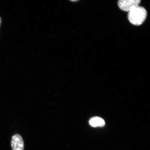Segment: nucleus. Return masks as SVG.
I'll return each mask as SVG.
<instances>
[{
    "label": "nucleus",
    "instance_id": "6",
    "mask_svg": "<svg viewBox=\"0 0 150 150\" xmlns=\"http://www.w3.org/2000/svg\"><path fill=\"white\" fill-rule=\"evenodd\" d=\"M2 21V18H1V17L0 16V28H1Z\"/></svg>",
    "mask_w": 150,
    "mask_h": 150
},
{
    "label": "nucleus",
    "instance_id": "4",
    "mask_svg": "<svg viewBox=\"0 0 150 150\" xmlns=\"http://www.w3.org/2000/svg\"><path fill=\"white\" fill-rule=\"evenodd\" d=\"M89 123L91 126L93 127H102L105 125L104 120L98 117H94L90 120Z\"/></svg>",
    "mask_w": 150,
    "mask_h": 150
},
{
    "label": "nucleus",
    "instance_id": "5",
    "mask_svg": "<svg viewBox=\"0 0 150 150\" xmlns=\"http://www.w3.org/2000/svg\"><path fill=\"white\" fill-rule=\"evenodd\" d=\"M69 1L71 2H77L80 1V0H69Z\"/></svg>",
    "mask_w": 150,
    "mask_h": 150
},
{
    "label": "nucleus",
    "instance_id": "1",
    "mask_svg": "<svg viewBox=\"0 0 150 150\" xmlns=\"http://www.w3.org/2000/svg\"><path fill=\"white\" fill-rule=\"evenodd\" d=\"M147 16V12L146 9L143 7L139 6L129 11L127 18L131 24L139 26L144 23Z\"/></svg>",
    "mask_w": 150,
    "mask_h": 150
},
{
    "label": "nucleus",
    "instance_id": "3",
    "mask_svg": "<svg viewBox=\"0 0 150 150\" xmlns=\"http://www.w3.org/2000/svg\"><path fill=\"white\" fill-rule=\"evenodd\" d=\"M11 143L12 150H24L23 140L20 135L16 134L13 136Z\"/></svg>",
    "mask_w": 150,
    "mask_h": 150
},
{
    "label": "nucleus",
    "instance_id": "2",
    "mask_svg": "<svg viewBox=\"0 0 150 150\" xmlns=\"http://www.w3.org/2000/svg\"><path fill=\"white\" fill-rule=\"evenodd\" d=\"M141 0H119L117 5L122 11L129 12L139 6Z\"/></svg>",
    "mask_w": 150,
    "mask_h": 150
}]
</instances>
